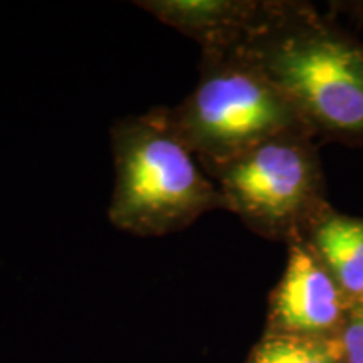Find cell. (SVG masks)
<instances>
[{
  "label": "cell",
  "mask_w": 363,
  "mask_h": 363,
  "mask_svg": "<svg viewBox=\"0 0 363 363\" xmlns=\"http://www.w3.org/2000/svg\"><path fill=\"white\" fill-rule=\"evenodd\" d=\"M212 180L225 211L252 233L286 246L305 240L331 208L311 133L272 138L229 163Z\"/></svg>",
  "instance_id": "277c9868"
},
{
  "label": "cell",
  "mask_w": 363,
  "mask_h": 363,
  "mask_svg": "<svg viewBox=\"0 0 363 363\" xmlns=\"http://www.w3.org/2000/svg\"><path fill=\"white\" fill-rule=\"evenodd\" d=\"M163 24L201 44L202 51L234 48L256 16L257 0H145L136 2Z\"/></svg>",
  "instance_id": "8992f818"
},
{
  "label": "cell",
  "mask_w": 363,
  "mask_h": 363,
  "mask_svg": "<svg viewBox=\"0 0 363 363\" xmlns=\"http://www.w3.org/2000/svg\"><path fill=\"white\" fill-rule=\"evenodd\" d=\"M111 147L115 184L108 217L116 229L158 238L224 208L219 187L172 128L167 108L118 120Z\"/></svg>",
  "instance_id": "7a4b0ae2"
},
{
  "label": "cell",
  "mask_w": 363,
  "mask_h": 363,
  "mask_svg": "<svg viewBox=\"0 0 363 363\" xmlns=\"http://www.w3.org/2000/svg\"><path fill=\"white\" fill-rule=\"evenodd\" d=\"M246 363H342L333 340L296 337L264 331Z\"/></svg>",
  "instance_id": "ba28073f"
},
{
  "label": "cell",
  "mask_w": 363,
  "mask_h": 363,
  "mask_svg": "<svg viewBox=\"0 0 363 363\" xmlns=\"http://www.w3.org/2000/svg\"><path fill=\"white\" fill-rule=\"evenodd\" d=\"M167 115L211 179L272 138L315 136L283 91L235 49L202 51L197 86Z\"/></svg>",
  "instance_id": "3957f363"
},
{
  "label": "cell",
  "mask_w": 363,
  "mask_h": 363,
  "mask_svg": "<svg viewBox=\"0 0 363 363\" xmlns=\"http://www.w3.org/2000/svg\"><path fill=\"white\" fill-rule=\"evenodd\" d=\"M357 9H360V11H362V9H363V4H358V7Z\"/></svg>",
  "instance_id": "30bf717a"
},
{
  "label": "cell",
  "mask_w": 363,
  "mask_h": 363,
  "mask_svg": "<svg viewBox=\"0 0 363 363\" xmlns=\"http://www.w3.org/2000/svg\"><path fill=\"white\" fill-rule=\"evenodd\" d=\"M350 303L306 240L288 246V261L269 298L266 331L333 340Z\"/></svg>",
  "instance_id": "5b68a950"
},
{
  "label": "cell",
  "mask_w": 363,
  "mask_h": 363,
  "mask_svg": "<svg viewBox=\"0 0 363 363\" xmlns=\"http://www.w3.org/2000/svg\"><path fill=\"white\" fill-rule=\"evenodd\" d=\"M357 306H360V308H363V299L360 301V305H357Z\"/></svg>",
  "instance_id": "8fae6325"
},
{
  "label": "cell",
  "mask_w": 363,
  "mask_h": 363,
  "mask_svg": "<svg viewBox=\"0 0 363 363\" xmlns=\"http://www.w3.org/2000/svg\"><path fill=\"white\" fill-rule=\"evenodd\" d=\"M306 242L323 262L350 306L363 299V217L330 208L311 227Z\"/></svg>",
  "instance_id": "52a82bcc"
},
{
  "label": "cell",
  "mask_w": 363,
  "mask_h": 363,
  "mask_svg": "<svg viewBox=\"0 0 363 363\" xmlns=\"http://www.w3.org/2000/svg\"><path fill=\"white\" fill-rule=\"evenodd\" d=\"M230 49L283 91L316 138L363 145V43L311 4L259 2Z\"/></svg>",
  "instance_id": "6da1fadb"
},
{
  "label": "cell",
  "mask_w": 363,
  "mask_h": 363,
  "mask_svg": "<svg viewBox=\"0 0 363 363\" xmlns=\"http://www.w3.org/2000/svg\"><path fill=\"white\" fill-rule=\"evenodd\" d=\"M335 342L338 345L342 363H363V308H350Z\"/></svg>",
  "instance_id": "9c48e42d"
}]
</instances>
